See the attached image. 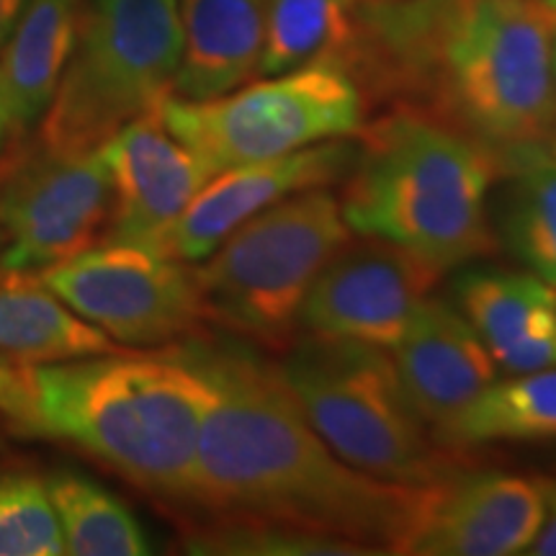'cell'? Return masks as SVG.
Listing matches in <instances>:
<instances>
[{
  "mask_svg": "<svg viewBox=\"0 0 556 556\" xmlns=\"http://www.w3.org/2000/svg\"><path fill=\"white\" fill-rule=\"evenodd\" d=\"M548 3H552V5H556V0H548Z\"/></svg>",
  "mask_w": 556,
  "mask_h": 556,
  "instance_id": "d6a6232c",
  "label": "cell"
},
{
  "mask_svg": "<svg viewBox=\"0 0 556 556\" xmlns=\"http://www.w3.org/2000/svg\"><path fill=\"white\" fill-rule=\"evenodd\" d=\"M541 500H544V518H541L536 539L526 548L533 556H556V477H536Z\"/></svg>",
  "mask_w": 556,
  "mask_h": 556,
  "instance_id": "83f0119b",
  "label": "cell"
},
{
  "mask_svg": "<svg viewBox=\"0 0 556 556\" xmlns=\"http://www.w3.org/2000/svg\"><path fill=\"white\" fill-rule=\"evenodd\" d=\"M358 0H268L261 75L315 65L340 67L356 34Z\"/></svg>",
  "mask_w": 556,
  "mask_h": 556,
  "instance_id": "ffe728a7",
  "label": "cell"
},
{
  "mask_svg": "<svg viewBox=\"0 0 556 556\" xmlns=\"http://www.w3.org/2000/svg\"><path fill=\"white\" fill-rule=\"evenodd\" d=\"M191 552L204 554H274V556H343L361 554L345 541L315 536L294 528L258 520H206L189 536Z\"/></svg>",
  "mask_w": 556,
  "mask_h": 556,
  "instance_id": "cb8c5ba5",
  "label": "cell"
},
{
  "mask_svg": "<svg viewBox=\"0 0 556 556\" xmlns=\"http://www.w3.org/2000/svg\"><path fill=\"white\" fill-rule=\"evenodd\" d=\"M358 144L340 139L309 144L258 163L222 170L204 184L191 204L165 227L150 250L184 263H201L217 250L229 235L263 208L309 189H330L351 173Z\"/></svg>",
  "mask_w": 556,
  "mask_h": 556,
  "instance_id": "7c38bea8",
  "label": "cell"
},
{
  "mask_svg": "<svg viewBox=\"0 0 556 556\" xmlns=\"http://www.w3.org/2000/svg\"><path fill=\"white\" fill-rule=\"evenodd\" d=\"M0 409L13 422H21L26 433H31V409L29 394H26L24 366H16L3 358H0Z\"/></svg>",
  "mask_w": 556,
  "mask_h": 556,
  "instance_id": "4316f807",
  "label": "cell"
},
{
  "mask_svg": "<svg viewBox=\"0 0 556 556\" xmlns=\"http://www.w3.org/2000/svg\"><path fill=\"white\" fill-rule=\"evenodd\" d=\"M26 137L0 155V270L41 274L106 238L111 173L101 148L62 152Z\"/></svg>",
  "mask_w": 556,
  "mask_h": 556,
  "instance_id": "9c48e42d",
  "label": "cell"
},
{
  "mask_svg": "<svg viewBox=\"0 0 556 556\" xmlns=\"http://www.w3.org/2000/svg\"><path fill=\"white\" fill-rule=\"evenodd\" d=\"M348 240L351 227L330 189L263 208L193 268L206 323L268 353H287L304 296Z\"/></svg>",
  "mask_w": 556,
  "mask_h": 556,
  "instance_id": "8992f818",
  "label": "cell"
},
{
  "mask_svg": "<svg viewBox=\"0 0 556 556\" xmlns=\"http://www.w3.org/2000/svg\"><path fill=\"white\" fill-rule=\"evenodd\" d=\"M65 554L47 484L13 477L0 482V556Z\"/></svg>",
  "mask_w": 556,
  "mask_h": 556,
  "instance_id": "d4e9b609",
  "label": "cell"
},
{
  "mask_svg": "<svg viewBox=\"0 0 556 556\" xmlns=\"http://www.w3.org/2000/svg\"><path fill=\"white\" fill-rule=\"evenodd\" d=\"M497 366L513 374H533L556 368V312L533 328L528 336L497 358Z\"/></svg>",
  "mask_w": 556,
  "mask_h": 556,
  "instance_id": "484cf974",
  "label": "cell"
},
{
  "mask_svg": "<svg viewBox=\"0 0 556 556\" xmlns=\"http://www.w3.org/2000/svg\"><path fill=\"white\" fill-rule=\"evenodd\" d=\"M556 5L548 0H358L340 70L371 101L433 116L500 176L556 135Z\"/></svg>",
  "mask_w": 556,
  "mask_h": 556,
  "instance_id": "7a4b0ae2",
  "label": "cell"
},
{
  "mask_svg": "<svg viewBox=\"0 0 556 556\" xmlns=\"http://www.w3.org/2000/svg\"><path fill=\"white\" fill-rule=\"evenodd\" d=\"M124 348L75 315L39 274L0 270V358L16 366L109 356Z\"/></svg>",
  "mask_w": 556,
  "mask_h": 556,
  "instance_id": "ac0fdd59",
  "label": "cell"
},
{
  "mask_svg": "<svg viewBox=\"0 0 556 556\" xmlns=\"http://www.w3.org/2000/svg\"><path fill=\"white\" fill-rule=\"evenodd\" d=\"M556 438V368L492 381L471 405L438 435V443L462 451L505 441Z\"/></svg>",
  "mask_w": 556,
  "mask_h": 556,
  "instance_id": "d6986e66",
  "label": "cell"
},
{
  "mask_svg": "<svg viewBox=\"0 0 556 556\" xmlns=\"http://www.w3.org/2000/svg\"><path fill=\"white\" fill-rule=\"evenodd\" d=\"M31 433L67 441L160 500L189 507L204 381L178 351L24 366Z\"/></svg>",
  "mask_w": 556,
  "mask_h": 556,
  "instance_id": "3957f363",
  "label": "cell"
},
{
  "mask_svg": "<svg viewBox=\"0 0 556 556\" xmlns=\"http://www.w3.org/2000/svg\"><path fill=\"white\" fill-rule=\"evenodd\" d=\"M39 278L75 315L124 348L189 343L208 325L193 268L142 245L103 242Z\"/></svg>",
  "mask_w": 556,
  "mask_h": 556,
  "instance_id": "30bf717a",
  "label": "cell"
},
{
  "mask_svg": "<svg viewBox=\"0 0 556 556\" xmlns=\"http://www.w3.org/2000/svg\"><path fill=\"white\" fill-rule=\"evenodd\" d=\"M340 208L351 232L402 245L443 270L497 253L486 193L497 160L433 116L392 106L358 131Z\"/></svg>",
  "mask_w": 556,
  "mask_h": 556,
  "instance_id": "277c9868",
  "label": "cell"
},
{
  "mask_svg": "<svg viewBox=\"0 0 556 556\" xmlns=\"http://www.w3.org/2000/svg\"><path fill=\"white\" fill-rule=\"evenodd\" d=\"M281 356L312 428L351 467L402 484L462 471L458 451L441 446L409 402L392 351L307 332Z\"/></svg>",
  "mask_w": 556,
  "mask_h": 556,
  "instance_id": "5b68a950",
  "label": "cell"
},
{
  "mask_svg": "<svg viewBox=\"0 0 556 556\" xmlns=\"http://www.w3.org/2000/svg\"><path fill=\"white\" fill-rule=\"evenodd\" d=\"M178 353L204 381L189 507L206 520H258L361 554H402L426 484L389 482L343 462L312 428L281 366L245 345L193 338Z\"/></svg>",
  "mask_w": 556,
  "mask_h": 556,
  "instance_id": "6da1fadb",
  "label": "cell"
},
{
  "mask_svg": "<svg viewBox=\"0 0 556 556\" xmlns=\"http://www.w3.org/2000/svg\"><path fill=\"white\" fill-rule=\"evenodd\" d=\"M47 492L58 513L65 554L142 556L150 552L137 518L103 486L75 475H54Z\"/></svg>",
  "mask_w": 556,
  "mask_h": 556,
  "instance_id": "603a6c76",
  "label": "cell"
},
{
  "mask_svg": "<svg viewBox=\"0 0 556 556\" xmlns=\"http://www.w3.org/2000/svg\"><path fill=\"white\" fill-rule=\"evenodd\" d=\"M443 274L441 266L394 242L351 238L317 274L299 312V328L392 351Z\"/></svg>",
  "mask_w": 556,
  "mask_h": 556,
  "instance_id": "8fae6325",
  "label": "cell"
},
{
  "mask_svg": "<svg viewBox=\"0 0 556 556\" xmlns=\"http://www.w3.org/2000/svg\"><path fill=\"white\" fill-rule=\"evenodd\" d=\"M456 294L458 312L469 319L495 364L556 312L554 287L533 274H475L458 283Z\"/></svg>",
  "mask_w": 556,
  "mask_h": 556,
  "instance_id": "7402d4cb",
  "label": "cell"
},
{
  "mask_svg": "<svg viewBox=\"0 0 556 556\" xmlns=\"http://www.w3.org/2000/svg\"><path fill=\"white\" fill-rule=\"evenodd\" d=\"M16 139L11 129V122H9V114H5V106H3V99H0V155H3L5 148Z\"/></svg>",
  "mask_w": 556,
  "mask_h": 556,
  "instance_id": "f546056e",
  "label": "cell"
},
{
  "mask_svg": "<svg viewBox=\"0 0 556 556\" xmlns=\"http://www.w3.org/2000/svg\"><path fill=\"white\" fill-rule=\"evenodd\" d=\"M554 73H556V41H554Z\"/></svg>",
  "mask_w": 556,
  "mask_h": 556,
  "instance_id": "1f68e13d",
  "label": "cell"
},
{
  "mask_svg": "<svg viewBox=\"0 0 556 556\" xmlns=\"http://www.w3.org/2000/svg\"><path fill=\"white\" fill-rule=\"evenodd\" d=\"M155 114L212 176L289 155L325 139L358 135L366 101L336 65H304L206 101L165 96Z\"/></svg>",
  "mask_w": 556,
  "mask_h": 556,
  "instance_id": "ba28073f",
  "label": "cell"
},
{
  "mask_svg": "<svg viewBox=\"0 0 556 556\" xmlns=\"http://www.w3.org/2000/svg\"><path fill=\"white\" fill-rule=\"evenodd\" d=\"M544 500L536 479L500 471L451 475L426 484L420 513L402 554L513 556L536 539Z\"/></svg>",
  "mask_w": 556,
  "mask_h": 556,
  "instance_id": "4fadbf2b",
  "label": "cell"
},
{
  "mask_svg": "<svg viewBox=\"0 0 556 556\" xmlns=\"http://www.w3.org/2000/svg\"><path fill=\"white\" fill-rule=\"evenodd\" d=\"M548 152H552V155L556 157V135H554V139H552V148H548Z\"/></svg>",
  "mask_w": 556,
  "mask_h": 556,
  "instance_id": "4dcf8cb0",
  "label": "cell"
},
{
  "mask_svg": "<svg viewBox=\"0 0 556 556\" xmlns=\"http://www.w3.org/2000/svg\"><path fill=\"white\" fill-rule=\"evenodd\" d=\"M101 150L111 173V217L103 242L148 248L212 178L155 111L129 122Z\"/></svg>",
  "mask_w": 556,
  "mask_h": 556,
  "instance_id": "5bb4252c",
  "label": "cell"
},
{
  "mask_svg": "<svg viewBox=\"0 0 556 556\" xmlns=\"http://www.w3.org/2000/svg\"><path fill=\"white\" fill-rule=\"evenodd\" d=\"M503 176L500 238L533 276L556 289V157L548 150L528 152Z\"/></svg>",
  "mask_w": 556,
  "mask_h": 556,
  "instance_id": "44dd1931",
  "label": "cell"
},
{
  "mask_svg": "<svg viewBox=\"0 0 556 556\" xmlns=\"http://www.w3.org/2000/svg\"><path fill=\"white\" fill-rule=\"evenodd\" d=\"M184 50L173 96L206 101L258 75L268 0H178Z\"/></svg>",
  "mask_w": 556,
  "mask_h": 556,
  "instance_id": "2e32d148",
  "label": "cell"
},
{
  "mask_svg": "<svg viewBox=\"0 0 556 556\" xmlns=\"http://www.w3.org/2000/svg\"><path fill=\"white\" fill-rule=\"evenodd\" d=\"M86 0H26L0 50V99L13 135L26 137L54 99Z\"/></svg>",
  "mask_w": 556,
  "mask_h": 556,
  "instance_id": "e0dca14e",
  "label": "cell"
},
{
  "mask_svg": "<svg viewBox=\"0 0 556 556\" xmlns=\"http://www.w3.org/2000/svg\"><path fill=\"white\" fill-rule=\"evenodd\" d=\"M180 50L178 0H86L37 142L62 152L103 148L173 93Z\"/></svg>",
  "mask_w": 556,
  "mask_h": 556,
  "instance_id": "52a82bcc",
  "label": "cell"
},
{
  "mask_svg": "<svg viewBox=\"0 0 556 556\" xmlns=\"http://www.w3.org/2000/svg\"><path fill=\"white\" fill-rule=\"evenodd\" d=\"M24 3L26 0H0V50L9 41L13 26H16L21 11H24Z\"/></svg>",
  "mask_w": 556,
  "mask_h": 556,
  "instance_id": "f1b7e54d",
  "label": "cell"
},
{
  "mask_svg": "<svg viewBox=\"0 0 556 556\" xmlns=\"http://www.w3.org/2000/svg\"><path fill=\"white\" fill-rule=\"evenodd\" d=\"M402 387L438 435L495 381V358L454 304L426 296L392 348Z\"/></svg>",
  "mask_w": 556,
  "mask_h": 556,
  "instance_id": "9a60e30c",
  "label": "cell"
}]
</instances>
